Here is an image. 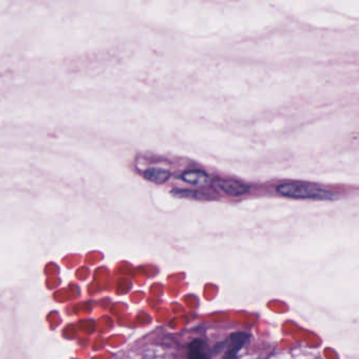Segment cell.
Segmentation results:
<instances>
[{"mask_svg":"<svg viewBox=\"0 0 359 359\" xmlns=\"http://www.w3.org/2000/svg\"><path fill=\"white\" fill-rule=\"evenodd\" d=\"M276 190L281 195L294 200H333L336 198L335 193L311 184L289 182L279 184Z\"/></svg>","mask_w":359,"mask_h":359,"instance_id":"6da1fadb","label":"cell"},{"mask_svg":"<svg viewBox=\"0 0 359 359\" xmlns=\"http://www.w3.org/2000/svg\"><path fill=\"white\" fill-rule=\"evenodd\" d=\"M217 188L230 196H241L251 192V186L237 182V180H219L216 184Z\"/></svg>","mask_w":359,"mask_h":359,"instance_id":"7a4b0ae2","label":"cell"},{"mask_svg":"<svg viewBox=\"0 0 359 359\" xmlns=\"http://www.w3.org/2000/svg\"><path fill=\"white\" fill-rule=\"evenodd\" d=\"M180 178L186 184L198 186H208L211 180L210 175L202 170H189L184 172Z\"/></svg>","mask_w":359,"mask_h":359,"instance_id":"3957f363","label":"cell"},{"mask_svg":"<svg viewBox=\"0 0 359 359\" xmlns=\"http://www.w3.org/2000/svg\"><path fill=\"white\" fill-rule=\"evenodd\" d=\"M146 180L154 182V184H161L167 182L171 177V173L168 170L161 168H149L143 172Z\"/></svg>","mask_w":359,"mask_h":359,"instance_id":"277c9868","label":"cell"},{"mask_svg":"<svg viewBox=\"0 0 359 359\" xmlns=\"http://www.w3.org/2000/svg\"><path fill=\"white\" fill-rule=\"evenodd\" d=\"M249 336L245 335V333H235L231 335L228 340V349H227L226 356L232 357L236 355V353L243 348V344L247 342Z\"/></svg>","mask_w":359,"mask_h":359,"instance_id":"5b68a950","label":"cell"},{"mask_svg":"<svg viewBox=\"0 0 359 359\" xmlns=\"http://www.w3.org/2000/svg\"><path fill=\"white\" fill-rule=\"evenodd\" d=\"M188 355L191 358H207L209 356L208 346L204 340H193L189 344Z\"/></svg>","mask_w":359,"mask_h":359,"instance_id":"8992f818","label":"cell"},{"mask_svg":"<svg viewBox=\"0 0 359 359\" xmlns=\"http://www.w3.org/2000/svg\"><path fill=\"white\" fill-rule=\"evenodd\" d=\"M173 194L180 198H194L196 200H208L210 198V195H207L204 192H198L195 190H173Z\"/></svg>","mask_w":359,"mask_h":359,"instance_id":"52a82bcc","label":"cell"}]
</instances>
